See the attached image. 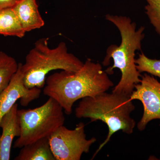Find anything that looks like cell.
<instances>
[{
  "label": "cell",
  "mask_w": 160,
  "mask_h": 160,
  "mask_svg": "<svg viewBox=\"0 0 160 160\" xmlns=\"http://www.w3.org/2000/svg\"><path fill=\"white\" fill-rule=\"evenodd\" d=\"M113 83L101 64L87 59L77 72L62 71L46 78L45 95L55 100L67 114H71L78 100L106 92Z\"/></svg>",
  "instance_id": "cell-1"
},
{
  "label": "cell",
  "mask_w": 160,
  "mask_h": 160,
  "mask_svg": "<svg viewBox=\"0 0 160 160\" xmlns=\"http://www.w3.org/2000/svg\"><path fill=\"white\" fill-rule=\"evenodd\" d=\"M106 19L114 24L119 30L122 41L119 46L112 45L107 48L102 64L104 66L110 64V58L113 65L105 70L108 74H112L113 69L118 68L122 76L119 82L112 89V92L130 96L135 86L141 82V74L136 68L135 52L141 50V43L145 37V28L141 26L136 30L135 23L130 18L106 15Z\"/></svg>",
  "instance_id": "cell-2"
},
{
  "label": "cell",
  "mask_w": 160,
  "mask_h": 160,
  "mask_svg": "<svg viewBox=\"0 0 160 160\" xmlns=\"http://www.w3.org/2000/svg\"><path fill=\"white\" fill-rule=\"evenodd\" d=\"M135 109L130 96L121 93L104 92L93 97L82 99L75 109L76 117L89 118L91 122L100 120L109 128L106 140L100 145L92 159L117 132L122 130L128 134L133 132L136 122L130 114Z\"/></svg>",
  "instance_id": "cell-3"
},
{
  "label": "cell",
  "mask_w": 160,
  "mask_h": 160,
  "mask_svg": "<svg viewBox=\"0 0 160 160\" xmlns=\"http://www.w3.org/2000/svg\"><path fill=\"white\" fill-rule=\"evenodd\" d=\"M48 40L46 38L37 40L26 55L25 64H21L24 84L27 88H43L47 75L52 70L77 72L84 65L79 59L68 52L66 43L61 42L51 49Z\"/></svg>",
  "instance_id": "cell-4"
},
{
  "label": "cell",
  "mask_w": 160,
  "mask_h": 160,
  "mask_svg": "<svg viewBox=\"0 0 160 160\" xmlns=\"http://www.w3.org/2000/svg\"><path fill=\"white\" fill-rule=\"evenodd\" d=\"M62 107L52 98L45 104L33 109H18L20 136L16 140L14 148L49 138L60 126L64 125L65 117Z\"/></svg>",
  "instance_id": "cell-5"
},
{
  "label": "cell",
  "mask_w": 160,
  "mask_h": 160,
  "mask_svg": "<svg viewBox=\"0 0 160 160\" xmlns=\"http://www.w3.org/2000/svg\"><path fill=\"white\" fill-rule=\"evenodd\" d=\"M52 152L56 160H80L83 153L89 152L97 141L95 138L87 139L85 125L79 123L74 129L60 126L49 137Z\"/></svg>",
  "instance_id": "cell-6"
},
{
  "label": "cell",
  "mask_w": 160,
  "mask_h": 160,
  "mask_svg": "<svg viewBox=\"0 0 160 160\" xmlns=\"http://www.w3.org/2000/svg\"><path fill=\"white\" fill-rule=\"evenodd\" d=\"M141 78V82L135 86L130 97L132 101L138 100L142 103L144 112L137 127L143 131L152 120H160V82L147 73Z\"/></svg>",
  "instance_id": "cell-7"
},
{
  "label": "cell",
  "mask_w": 160,
  "mask_h": 160,
  "mask_svg": "<svg viewBox=\"0 0 160 160\" xmlns=\"http://www.w3.org/2000/svg\"><path fill=\"white\" fill-rule=\"evenodd\" d=\"M21 64L9 85L0 93V122L3 117L11 109L18 100L23 106H27L39 98L41 89L37 88L29 89L25 86L24 75L21 70Z\"/></svg>",
  "instance_id": "cell-8"
},
{
  "label": "cell",
  "mask_w": 160,
  "mask_h": 160,
  "mask_svg": "<svg viewBox=\"0 0 160 160\" xmlns=\"http://www.w3.org/2000/svg\"><path fill=\"white\" fill-rule=\"evenodd\" d=\"M18 110V105L16 103L0 122V128L2 129V134L0 135V160H10L12 141L16 137L20 136L21 129Z\"/></svg>",
  "instance_id": "cell-9"
},
{
  "label": "cell",
  "mask_w": 160,
  "mask_h": 160,
  "mask_svg": "<svg viewBox=\"0 0 160 160\" xmlns=\"http://www.w3.org/2000/svg\"><path fill=\"white\" fill-rule=\"evenodd\" d=\"M12 8L26 32L40 29L45 25L36 0H18Z\"/></svg>",
  "instance_id": "cell-10"
},
{
  "label": "cell",
  "mask_w": 160,
  "mask_h": 160,
  "mask_svg": "<svg viewBox=\"0 0 160 160\" xmlns=\"http://www.w3.org/2000/svg\"><path fill=\"white\" fill-rule=\"evenodd\" d=\"M15 160H56L49 138H43L23 146Z\"/></svg>",
  "instance_id": "cell-11"
},
{
  "label": "cell",
  "mask_w": 160,
  "mask_h": 160,
  "mask_svg": "<svg viewBox=\"0 0 160 160\" xmlns=\"http://www.w3.org/2000/svg\"><path fill=\"white\" fill-rule=\"evenodd\" d=\"M26 33L12 7L0 10V34L22 38Z\"/></svg>",
  "instance_id": "cell-12"
},
{
  "label": "cell",
  "mask_w": 160,
  "mask_h": 160,
  "mask_svg": "<svg viewBox=\"0 0 160 160\" xmlns=\"http://www.w3.org/2000/svg\"><path fill=\"white\" fill-rule=\"evenodd\" d=\"M14 58L0 52V93L9 85L18 68Z\"/></svg>",
  "instance_id": "cell-13"
},
{
  "label": "cell",
  "mask_w": 160,
  "mask_h": 160,
  "mask_svg": "<svg viewBox=\"0 0 160 160\" xmlns=\"http://www.w3.org/2000/svg\"><path fill=\"white\" fill-rule=\"evenodd\" d=\"M135 64L140 73L146 72L160 79V60L149 58L142 52L135 59Z\"/></svg>",
  "instance_id": "cell-14"
},
{
  "label": "cell",
  "mask_w": 160,
  "mask_h": 160,
  "mask_svg": "<svg viewBox=\"0 0 160 160\" xmlns=\"http://www.w3.org/2000/svg\"><path fill=\"white\" fill-rule=\"evenodd\" d=\"M146 13L156 31L160 36V0H146Z\"/></svg>",
  "instance_id": "cell-15"
},
{
  "label": "cell",
  "mask_w": 160,
  "mask_h": 160,
  "mask_svg": "<svg viewBox=\"0 0 160 160\" xmlns=\"http://www.w3.org/2000/svg\"><path fill=\"white\" fill-rule=\"evenodd\" d=\"M18 0H0V10L12 7Z\"/></svg>",
  "instance_id": "cell-16"
},
{
  "label": "cell",
  "mask_w": 160,
  "mask_h": 160,
  "mask_svg": "<svg viewBox=\"0 0 160 160\" xmlns=\"http://www.w3.org/2000/svg\"></svg>",
  "instance_id": "cell-17"
}]
</instances>
